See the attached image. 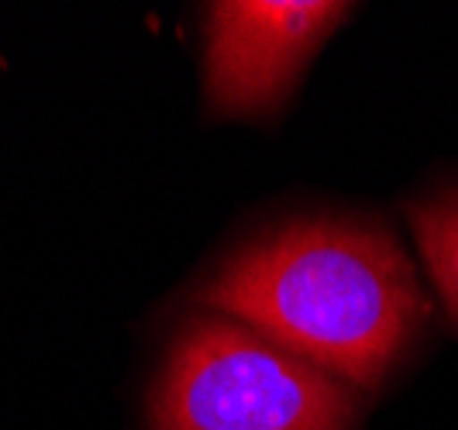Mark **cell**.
<instances>
[{
	"mask_svg": "<svg viewBox=\"0 0 458 430\" xmlns=\"http://www.w3.org/2000/svg\"><path fill=\"white\" fill-rule=\"evenodd\" d=\"M352 4L225 0L207 11L204 97L214 117H266L297 87Z\"/></svg>",
	"mask_w": 458,
	"mask_h": 430,
	"instance_id": "3",
	"label": "cell"
},
{
	"mask_svg": "<svg viewBox=\"0 0 458 430\" xmlns=\"http://www.w3.org/2000/svg\"><path fill=\"white\" fill-rule=\"evenodd\" d=\"M407 221L424 266L445 299V310L458 324V190L407 204Z\"/></svg>",
	"mask_w": 458,
	"mask_h": 430,
	"instance_id": "4",
	"label": "cell"
},
{
	"mask_svg": "<svg viewBox=\"0 0 458 430\" xmlns=\"http://www.w3.org/2000/svg\"><path fill=\"white\" fill-rule=\"evenodd\" d=\"M359 389L249 324L197 314L148 392L152 430H352Z\"/></svg>",
	"mask_w": 458,
	"mask_h": 430,
	"instance_id": "2",
	"label": "cell"
},
{
	"mask_svg": "<svg viewBox=\"0 0 458 430\" xmlns=\"http://www.w3.org/2000/svg\"><path fill=\"white\" fill-rule=\"evenodd\" d=\"M197 299L355 389L383 383L428 317V296L390 231L331 217L255 238Z\"/></svg>",
	"mask_w": 458,
	"mask_h": 430,
	"instance_id": "1",
	"label": "cell"
}]
</instances>
